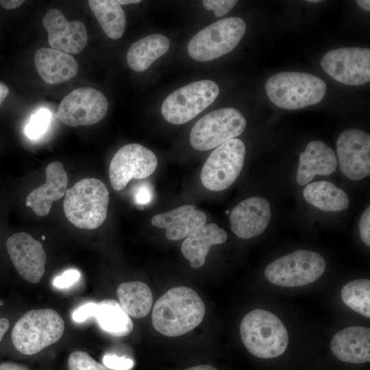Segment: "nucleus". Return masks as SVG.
Listing matches in <instances>:
<instances>
[{
	"mask_svg": "<svg viewBox=\"0 0 370 370\" xmlns=\"http://www.w3.org/2000/svg\"><path fill=\"white\" fill-rule=\"evenodd\" d=\"M242 341L254 356L261 358L278 357L286 351L288 334L283 323L271 312L254 309L240 325Z\"/></svg>",
	"mask_w": 370,
	"mask_h": 370,
	"instance_id": "7ed1b4c3",
	"label": "nucleus"
},
{
	"mask_svg": "<svg viewBox=\"0 0 370 370\" xmlns=\"http://www.w3.org/2000/svg\"><path fill=\"white\" fill-rule=\"evenodd\" d=\"M97 305V304L95 302H88L84 304L73 312L72 314L73 319L75 322L81 323L88 318L94 317Z\"/></svg>",
	"mask_w": 370,
	"mask_h": 370,
	"instance_id": "f704fd0d",
	"label": "nucleus"
},
{
	"mask_svg": "<svg viewBox=\"0 0 370 370\" xmlns=\"http://www.w3.org/2000/svg\"><path fill=\"white\" fill-rule=\"evenodd\" d=\"M336 166L337 159L334 151L321 140H312L299 154L297 182L300 185L308 184L317 175H330Z\"/></svg>",
	"mask_w": 370,
	"mask_h": 370,
	"instance_id": "412c9836",
	"label": "nucleus"
},
{
	"mask_svg": "<svg viewBox=\"0 0 370 370\" xmlns=\"http://www.w3.org/2000/svg\"><path fill=\"white\" fill-rule=\"evenodd\" d=\"M64 322L54 310H32L13 325L10 337L13 347L22 354L33 355L56 343L63 335Z\"/></svg>",
	"mask_w": 370,
	"mask_h": 370,
	"instance_id": "20e7f679",
	"label": "nucleus"
},
{
	"mask_svg": "<svg viewBox=\"0 0 370 370\" xmlns=\"http://www.w3.org/2000/svg\"><path fill=\"white\" fill-rule=\"evenodd\" d=\"M357 4L363 10L366 11L370 10V1L369 0H358Z\"/></svg>",
	"mask_w": 370,
	"mask_h": 370,
	"instance_id": "37998d69",
	"label": "nucleus"
},
{
	"mask_svg": "<svg viewBox=\"0 0 370 370\" xmlns=\"http://www.w3.org/2000/svg\"><path fill=\"white\" fill-rule=\"evenodd\" d=\"M339 166L349 179L359 180L370 175V136L358 129H349L336 141Z\"/></svg>",
	"mask_w": 370,
	"mask_h": 370,
	"instance_id": "4468645a",
	"label": "nucleus"
},
{
	"mask_svg": "<svg viewBox=\"0 0 370 370\" xmlns=\"http://www.w3.org/2000/svg\"><path fill=\"white\" fill-rule=\"evenodd\" d=\"M227 238V232L216 223L205 224L185 238L181 251L190 267L197 269L204 264L210 248L225 243Z\"/></svg>",
	"mask_w": 370,
	"mask_h": 370,
	"instance_id": "5701e85b",
	"label": "nucleus"
},
{
	"mask_svg": "<svg viewBox=\"0 0 370 370\" xmlns=\"http://www.w3.org/2000/svg\"><path fill=\"white\" fill-rule=\"evenodd\" d=\"M246 126L247 121L238 110L217 109L195 123L190 132V143L196 150H210L241 134Z\"/></svg>",
	"mask_w": 370,
	"mask_h": 370,
	"instance_id": "6e6552de",
	"label": "nucleus"
},
{
	"mask_svg": "<svg viewBox=\"0 0 370 370\" xmlns=\"http://www.w3.org/2000/svg\"><path fill=\"white\" fill-rule=\"evenodd\" d=\"M150 198L151 196L149 192L147 190V189L144 188L139 189L136 195V201L140 204H147L148 201H149Z\"/></svg>",
	"mask_w": 370,
	"mask_h": 370,
	"instance_id": "4c0bfd02",
	"label": "nucleus"
},
{
	"mask_svg": "<svg viewBox=\"0 0 370 370\" xmlns=\"http://www.w3.org/2000/svg\"><path fill=\"white\" fill-rule=\"evenodd\" d=\"M219 94L218 85L212 80L193 82L173 91L164 100L162 115L170 123H186L212 103Z\"/></svg>",
	"mask_w": 370,
	"mask_h": 370,
	"instance_id": "1a4fd4ad",
	"label": "nucleus"
},
{
	"mask_svg": "<svg viewBox=\"0 0 370 370\" xmlns=\"http://www.w3.org/2000/svg\"><path fill=\"white\" fill-rule=\"evenodd\" d=\"M303 195L308 203L325 212L341 211L349 204L347 193L328 181L308 184Z\"/></svg>",
	"mask_w": 370,
	"mask_h": 370,
	"instance_id": "393cba45",
	"label": "nucleus"
},
{
	"mask_svg": "<svg viewBox=\"0 0 370 370\" xmlns=\"http://www.w3.org/2000/svg\"><path fill=\"white\" fill-rule=\"evenodd\" d=\"M51 119V112L40 108L34 113L25 127V134L30 139L35 140L45 134Z\"/></svg>",
	"mask_w": 370,
	"mask_h": 370,
	"instance_id": "c756f323",
	"label": "nucleus"
},
{
	"mask_svg": "<svg viewBox=\"0 0 370 370\" xmlns=\"http://www.w3.org/2000/svg\"><path fill=\"white\" fill-rule=\"evenodd\" d=\"M103 362L106 367L112 370H130L134 365V361L130 358L110 354L103 356Z\"/></svg>",
	"mask_w": 370,
	"mask_h": 370,
	"instance_id": "473e14b6",
	"label": "nucleus"
},
{
	"mask_svg": "<svg viewBox=\"0 0 370 370\" xmlns=\"http://www.w3.org/2000/svg\"><path fill=\"white\" fill-rule=\"evenodd\" d=\"M24 1L23 0H1L0 4L5 9H14L19 7Z\"/></svg>",
	"mask_w": 370,
	"mask_h": 370,
	"instance_id": "ea45409f",
	"label": "nucleus"
},
{
	"mask_svg": "<svg viewBox=\"0 0 370 370\" xmlns=\"http://www.w3.org/2000/svg\"><path fill=\"white\" fill-rule=\"evenodd\" d=\"M205 313V304L196 291L186 286H177L168 290L156 301L151 322L159 333L175 337L195 328Z\"/></svg>",
	"mask_w": 370,
	"mask_h": 370,
	"instance_id": "f257e3e1",
	"label": "nucleus"
},
{
	"mask_svg": "<svg viewBox=\"0 0 370 370\" xmlns=\"http://www.w3.org/2000/svg\"><path fill=\"white\" fill-rule=\"evenodd\" d=\"M36 71L48 84L69 80L78 72V64L70 54L51 48H40L34 56Z\"/></svg>",
	"mask_w": 370,
	"mask_h": 370,
	"instance_id": "4be33fe9",
	"label": "nucleus"
},
{
	"mask_svg": "<svg viewBox=\"0 0 370 370\" xmlns=\"http://www.w3.org/2000/svg\"><path fill=\"white\" fill-rule=\"evenodd\" d=\"M267 95L275 106L297 110L320 102L327 86L316 75L300 72H282L271 75L265 85Z\"/></svg>",
	"mask_w": 370,
	"mask_h": 370,
	"instance_id": "39448f33",
	"label": "nucleus"
},
{
	"mask_svg": "<svg viewBox=\"0 0 370 370\" xmlns=\"http://www.w3.org/2000/svg\"><path fill=\"white\" fill-rule=\"evenodd\" d=\"M151 224L165 228V235L170 241H179L187 237L197 228L205 225L206 214L195 206L184 205L171 210L156 214Z\"/></svg>",
	"mask_w": 370,
	"mask_h": 370,
	"instance_id": "6ab92c4d",
	"label": "nucleus"
},
{
	"mask_svg": "<svg viewBox=\"0 0 370 370\" xmlns=\"http://www.w3.org/2000/svg\"><path fill=\"white\" fill-rule=\"evenodd\" d=\"M0 370H29L27 367L13 362L0 364Z\"/></svg>",
	"mask_w": 370,
	"mask_h": 370,
	"instance_id": "58836bf2",
	"label": "nucleus"
},
{
	"mask_svg": "<svg viewBox=\"0 0 370 370\" xmlns=\"http://www.w3.org/2000/svg\"><path fill=\"white\" fill-rule=\"evenodd\" d=\"M80 278V273L76 269H69L61 275L56 277L53 284L60 288H68L76 282Z\"/></svg>",
	"mask_w": 370,
	"mask_h": 370,
	"instance_id": "72a5a7b5",
	"label": "nucleus"
},
{
	"mask_svg": "<svg viewBox=\"0 0 370 370\" xmlns=\"http://www.w3.org/2000/svg\"><path fill=\"white\" fill-rule=\"evenodd\" d=\"M237 1L234 0H204L202 1L204 7L214 11L217 17H221L229 12L236 4Z\"/></svg>",
	"mask_w": 370,
	"mask_h": 370,
	"instance_id": "2f4dec72",
	"label": "nucleus"
},
{
	"mask_svg": "<svg viewBox=\"0 0 370 370\" xmlns=\"http://www.w3.org/2000/svg\"><path fill=\"white\" fill-rule=\"evenodd\" d=\"M88 5L105 34L112 39L121 38L125 29V15L115 0H89Z\"/></svg>",
	"mask_w": 370,
	"mask_h": 370,
	"instance_id": "cd10ccee",
	"label": "nucleus"
},
{
	"mask_svg": "<svg viewBox=\"0 0 370 370\" xmlns=\"http://www.w3.org/2000/svg\"><path fill=\"white\" fill-rule=\"evenodd\" d=\"M308 1V2H311V3H314V2H317H317H319V1H319V0H308V1Z\"/></svg>",
	"mask_w": 370,
	"mask_h": 370,
	"instance_id": "a18cd8bd",
	"label": "nucleus"
},
{
	"mask_svg": "<svg viewBox=\"0 0 370 370\" xmlns=\"http://www.w3.org/2000/svg\"><path fill=\"white\" fill-rule=\"evenodd\" d=\"M184 370H217V369L211 365H202L189 367Z\"/></svg>",
	"mask_w": 370,
	"mask_h": 370,
	"instance_id": "79ce46f5",
	"label": "nucleus"
},
{
	"mask_svg": "<svg viewBox=\"0 0 370 370\" xmlns=\"http://www.w3.org/2000/svg\"><path fill=\"white\" fill-rule=\"evenodd\" d=\"M140 1L139 0H119L118 3L120 5H127V4H131V3H138Z\"/></svg>",
	"mask_w": 370,
	"mask_h": 370,
	"instance_id": "c03bdc74",
	"label": "nucleus"
},
{
	"mask_svg": "<svg viewBox=\"0 0 370 370\" xmlns=\"http://www.w3.org/2000/svg\"><path fill=\"white\" fill-rule=\"evenodd\" d=\"M116 293L121 306L129 316L140 319L149 312L153 296L145 283L139 281L122 283L118 286Z\"/></svg>",
	"mask_w": 370,
	"mask_h": 370,
	"instance_id": "a878e982",
	"label": "nucleus"
},
{
	"mask_svg": "<svg viewBox=\"0 0 370 370\" xmlns=\"http://www.w3.org/2000/svg\"><path fill=\"white\" fill-rule=\"evenodd\" d=\"M42 240H45V236H42Z\"/></svg>",
	"mask_w": 370,
	"mask_h": 370,
	"instance_id": "49530a36",
	"label": "nucleus"
},
{
	"mask_svg": "<svg viewBox=\"0 0 370 370\" xmlns=\"http://www.w3.org/2000/svg\"><path fill=\"white\" fill-rule=\"evenodd\" d=\"M270 219L269 203L260 197L243 200L232 210L230 216L232 232L243 239H249L262 234Z\"/></svg>",
	"mask_w": 370,
	"mask_h": 370,
	"instance_id": "f3484780",
	"label": "nucleus"
},
{
	"mask_svg": "<svg viewBox=\"0 0 370 370\" xmlns=\"http://www.w3.org/2000/svg\"><path fill=\"white\" fill-rule=\"evenodd\" d=\"M323 69L334 79L350 86L370 81V49L343 47L327 52L321 60Z\"/></svg>",
	"mask_w": 370,
	"mask_h": 370,
	"instance_id": "ddd939ff",
	"label": "nucleus"
},
{
	"mask_svg": "<svg viewBox=\"0 0 370 370\" xmlns=\"http://www.w3.org/2000/svg\"><path fill=\"white\" fill-rule=\"evenodd\" d=\"M42 25L47 32L48 43L51 49L77 54L85 48L88 36L82 21H69L60 10L53 8L45 14Z\"/></svg>",
	"mask_w": 370,
	"mask_h": 370,
	"instance_id": "dca6fc26",
	"label": "nucleus"
},
{
	"mask_svg": "<svg viewBox=\"0 0 370 370\" xmlns=\"http://www.w3.org/2000/svg\"><path fill=\"white\" fill-rule=\"evenodd\" d=\"M359 230L362 241L370 246V207L366 208L360 217Z\"/></svg>",
	"mask_w": 370,
	"mask_h": 370,
	"instance_id": "c9c22d12",
	"label": "nucleus"
},
{
	"mask_svg": "<svg viewBox=\"0 0 370 370\" xmlns=\"http://www.w3.org/2000/svg\"><path fill=\"white\" fill-rule=\"evenodd\" d=\"M158 160L154 153L137 143L121 147L112 157L109 177L112 188L123 190L132 179H144L156 171Z\"/></svg>",
	"mask_w": 370,
	"mask_h": 370,
	"instance_id": "f8f14e48",
	"label": "nucleus"
},
{
	"mask_svg": "<svg viewBox=\"0 0 370 370\" xmlns=\"http://www.w3.org/2000/svg\"><path fill=\"white\" fill-rule=\"evenodd\" d=\"M245 157L242 140L232 138L217 147L208 156L201 171V181L208 190L221 191L240 175Z\"/></svg>",
	"mask_w": 370,
	"mask_h": 370,
	"instance_id": "9d476101",
	"label": "nucleus"
},
{
	"mask_svg": "<svg viewBox=\"0 0 370 370\" xmlns=\"http://www.w3.org/2000/svg\"><path fill=\"white\" fill-rule=\"evenodd\" d=\"M325 261L319 254L297 250L276 259L266 267L265 278L284 287H299L313 283L324 273Z\"/></svg>",
	"mask_w": 370,
	"mask_h": 370,
	"instance_id": "0eeeda50",
	"label": "nucleus"
},
{
	"mask_svg": "<svg viewBox=\"0 0 370 370\" xmlns=\"http://www.w3.org/2000/svg\"><path fill=\"white\" fill-rule=\"evenodd\" d=\"M10 329V319L5 316H0V344L2 343L5 335Z\"/></svg>",
	"mask_w": 370,
	"mask_h": 370,
	"instance_id": "e433bc0d",
	"label": "nucleus"
},
{
	"mask_svg": "<svg viewBox=\"0 0 370 370\" xmlns=\"http://www.w3.org/2000/svg\"><path fill=\"white\" fill-rule=\"evenodd\" d=\"M5 246L21 277L30 283H38L45 273L47 259L41 243L26 232H18L8 238Z\"/></svg>",
	"mask_w": 370,
	"mask_h": 370,
	"instance_id": "2eb2a0df",
	"label": "nucleus"
},
{
	"mask_svg": "<svg viewBox=\"0 0 370 370\" xmlns=\"http://www.w3.org/2000/svg\"><path fill=\"white\" fill-rule=\"evenodd\" d=\"M69 370H109L83 351L71 353L68 360Z\"/></svg>",
	"mask_w": 370,
	"mask_h": 370,
	"instance_id": "7c9ffc66",
	"label": "nucleus"
},
{
	"mask_svg": "<svg viewBox=\"0 0 370 370\" xmlns=\"http://www.w3.org/2000/svg\"><path fill=\"white\" fill-rule=\"evenodd\" d=\"M225 213H226V214H228V210H226Z\"/></svg>",
	"mask_w": 370,
	"mask_h": 370,
	"instance_id": "de8ad7c7",
	"label": "nucleus"
},
{
	"mask_svg": "<svg viewBox=\"0 0 370 370\" xmlns=\"http://www.w3.org/2000/svg\"><path fill=\"white\" fill-rule=\"evenodd\" d=\"M9 94L8 87L0 82V106Z\"/></svg>",
	"mask_w": 370,
	"mask_h": 370,
	"instance_id": "a19ab883",
	"label": "nucleus"
},
{
	"mask_svg": "<svg viewBox=\"0 0 370 370\" xmlns=\"http://www.w3.org/2000/svg\"><path fill=\"white\" fill-rule=\"evenodd\" d=\"M332 354L338 360L350 363L370 361V330L352 326L337 332L331 341Z\"/></svg>",
	"mask_w": 370,
	"mask_h": 370,
	"instance_id": "aec40b11",
	"label": "nucleus"
},
{
	"mask_svg": "<svg viewBox=\"0 0 370 370\" xmlns=\"http://www.w3.org/2000/svg\"><path fill=\"white\" fill-rule=\"evenodd\" d=\"M246 30L245 21L239 17H228L198 32L188 43L190 56L199 62L220 58L232 51Z\"/></svg>",
	"mask_w": 370,
	"mask_h": 370,
	"instance_id": "423d86ee",
	"label": "nucleus"
},
{
	"mask_svg": "<svg viewBox=\"0 0 370 370\" xmlns=\"http://www.w3.org/2000/svg\"><path fill=\"white\" fill-rule=\"evenodd\" d=\"M97 304L94 317L102 330L116 337L125 336L132 332V321L119 303L105 299Z\"/></svg>",
	"mask_w": 370,
	"mask_h": 370,
	"instance_id": "bb28decb",
	"label": "nucleus"
},
{
	"mask_svg": "<svg viewBox=\"0 0 370 370\" xmlns=\"http://www.w3.org/2000/svg\"><path fill=\"white\" fill-rule=\"evenodd\" d=\"M46 182L26 197L25 204L40 217L47 215L54 201L65 194L68 175L61 162L53 161L46 167Z\"/></svg>",
	"mask_w": 370,
	"mask_h": 370,
	"instance_id": "a211bd4d",
	"label": "nucleus"
},
{
	"mask_svg": "<svg viewBox=\"0 0 370 370\" xmlns=\"http://www.w3.org/2000/svg\"><path fill=\"white\" fill-rule=\"evenodd\" d=\"M343 301L354 311L370 317V280L359 279L343 286L341 293Z\"/></svg>",
	"mask_w": 370,
	"mask_h": 370,
	"instance_id": "c85d7f7f",
	"label": "nucleus"
},
{
	"mask_svg": "<svg viewBox=\"0 0 370 370\" xmlns=\"http://www.w3.org/2000/svg\"><path fill=\"white\" fill-rule=\"evenodd\" d=\"M108 109V100L101 92L91 87H82L64 97L55 116L70 127L86 126L101 121Z\"/></svg>",
	"mask_w": 370,
	"mask_h": 370,
	"instance_id": "9b49d317",
	"label": "nucleus"
},
{
	"mask_svg": "<svg viewBox=\"0 0 370 370\" xmlns=\"http://www.w3.org/2000/svg\"><path fill=\"white\" fill-rule=\"evenodd\" d=\"M109 193L97 178H84L65 192L63 209L67 219L80 229L94 230L106 219Z\"/></svg>",
	"mask_w": 370,
	"mask_h": 370,
	"instance_id": "f03ea898",
	"label": "nucleus"
},
{
	"mask_svg": "<svg viewBox=\"0 0 370 370\" xmlns=\"http://www.w3.org/2000/svg\"><path fill=\"white\" fill-rule=\"evenodd\" d=\"M170 48V40L164 35L153 34L134 42L127 53L129 66L136 72L147 70Z\"/></svg>",
	"mask_w": 370,
	"mask_h": 370,
	"instance_id": "b1692460",
	"label": "nucleus"
}]
</instances>
